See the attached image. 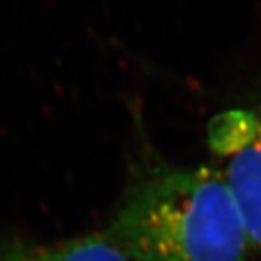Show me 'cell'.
<instances>
[{
    "instance_id": "3957f363",
    "label": "cell",
    "mask_w": 261,
    "mask_h": 261,
    "mask_svg": "<svg viewBox=\"0 0 261 261\" xmlns=\"http://www.w3.org/2000/svg\"><path fill=\"white\" fill-rule=\"evenodd\" d=\"M0 261H130L118 242L106 231L62 242H36L21 238L0 239Z\"/></svg>"
},
{
    "instance_id": "6da1fadb",
    "label": "cell",
    "mask_w": 261,
    "mask_h": 261,
    "mask_svg": "<svg viewBox=\"0 0 261 261\" xmlns=\"http://www.w3.org/2000/svg\"><path fill=\"white\" fill-rule=\"evenodd\" d=\"M109 233L130 261H246L252 246L222 170L148 164Z\"/></svg>"
},
{
    "instance_id": "7a4b0ae2",
    "label": "cell",
    "mask_w": 261,
    "mask_h": 261,
    "mask_svg": "<svg viewBox=\"0 0 261 261\" xmlns=\"http://www.w3.org/2000/svg\"><path fill=\"white\" fill-rule=\"evenodd\" d=\"M208 142L223 162L222 173L252 246L261 250V107L216 115L208 126Z\"/></svg>"
}]
</instances>
